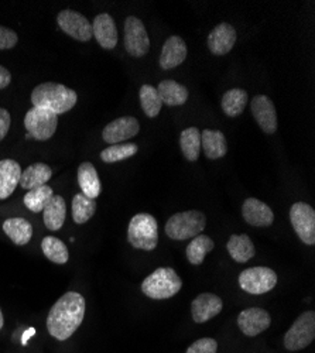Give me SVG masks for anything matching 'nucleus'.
<instances>
[{
	"label": "nucleus",
	"instance_id": "obj_1",
	"mask_svg": "<svg viewBox=\"0 0 315 353\" xmlns=\"http://www.w3.org/2000/svg\"><path fill=\"white\" fill-rule=\"evenodd\" d=\"M85 316V299L79 292L70 291L59 299L47 316V331L59 341L70 339L81 327Z\"/></svg>",
	"mask_w": 315,
	"mask_h": 353
},
{
	"label": "nucleus",
	"instance_id": "obj_2",
	"mask_svg": "<svg viewBox=\"0 0 315 353\" xmlns=\"http://www.w3.org/2000/svg\"><path fill=\"white\" fill-rule=\"evenodd\" d=\"M77 101V92L63 83L44 82L36 86L32 92L33 106L47 109L57 116L70 112L75 106Z\"/></svg>",
	"mask_w": 315,
	"mask_h": 353
},
{
	"label": "nucleus",
	"instance_id": "obj_3",
	"mask_svg": "<svg viewBox=\"0 0 315 353\" xmlns=\"http://www.w3.org/2000/svg\"><path fill=\"white\" fill-rule=\"evenodd\" d=\"M183 280L171 268H159L141 283V291L152 300H167L181 290Z\"/></svg>",
	"mask_w": 315,
	"mask_h": 353
},
{
	"label": "nucleus",
	"instance_id": "obj_4",
	"mask_svg": "<svg viewBox=\"0 0 315 353\" xmlns=\"http://www.w3.org/2000/svg\"><path fill=\"white\" fill-rule=\"evenodd\" d=\"M128 241L139 250L152 252L159 245V225L153 215L137 214L128 228Z\"/></svg>",
	"mask_w": 315,
	"mask_h": 353
},
{
	"label": "nucleus",
	"instance_id": "obj_5",
	"mask_svg": "<svg viewBox=\"0 0 315 353\" xmlns=\"http://www.w3.org/2000/svg\"><path fill=\"white\" fill-rule=\"evenodd\" d=\"M207 218L199 211H185L171 216L165 223V234L171 241L192 239L205 230Z\"/></svg>",
	"mask_w": 315,
	"mask_h": 353
},
{
	"label": "nucleus",
	"instance_id": "obj_6",
	"mask_svg": "<svg viewBox=\"0 0 315 353\" xmlns=\"http://www.w3.org/2000/svg\"><path fill=\"white\" fill-rule=\"evenodd\" d=\"M24 128L32 139L45 141L54 136L59 128V116L47 109L33 106L26 113Z\"/></svg>",
	"mask_w": 315,
	"mask_h": 353
},
{
	"label": "nucleus",
	"instance_id": "obj_7",
	"mask_svg": "<svg viewBox=\"0 0 315 353\" xmlns=\"http://www.w3.org/2000/svg\"><path fill=\"white\" fill-rule=\"evenodd\" d=\"M315 338V312H303L284 335V347L290 352L305 349Z\"/></svg>",
	"mask_w": 315,
	"mask_h": 353
},
{
	"label": "nucleus",
	"instance_id": "obj_8",
	"mask_svg": "<svg viewBox=\"0 0 315 353\" xmlns=\"http://www.w3.org/2000/svg\"><path fill=\"white\" fill-rule=\"evenodd\" d=\"M239 287L253 296H262L277 284V274L269 268H250L239 274Z\"/></svg>",
	"mask_w": 315,
	"mask_h": 353
},
{
	"label": "nucleus",
	"instance_id": "obj_9",
	"mask_svg": "<svg viewBox=\"0 0 315 353\" xmlns=\"http://www.w3.org/2000/svg\"><path fill=\"white\" fill-rule=\"evenodd\" d=\"M290 221L297 236L308 246L315 245V211L305 202H296L290 210Z\"/></svg>",
	"mask_w": 315,
	"mask_h": 353
},
{
	"label": "nucleus",
	"instance_id": "obj_10",
	"mask_svg": "<svg viewBox=\"0 0 315 353\" xmlns=\"http://www.w3.org/2000/svg\"><path fill=\"white\" fill-rule=\"evenodd\" d=\"M125 48L129 55L140 58L150 50V39L143 21L134 16H129L125 21Z\"/></svg>",
	"mask_w": 315,
	"mask_h": 353
},
{
	"label": "nucleus",
	"instance_id": "obj_11",
	"mask_svg": "<svg viewBox=\"0 0 315 353\" xmlns=\"http://www.w3.org/2000/svg\"><path fill=\"white\" fill-rule=\"evenodd\" d=\"M57 23L61 30L70 37L87 43L92 39V24L90 20L74 10H63L57 16Z\"/></svg>",
	"mask_w": 315,
	"mask_h": 353
},
{
	"label": "nucleus",
	"instance_id": "obj_12",
	"mask_svg": "<svg viewBox=\"0 0 315 353\" xmlns=\"http://www.w3.org/2000/svg\"><path fill=\"white\" fill-rule=\"evenodd\" d=\"M140 130L139 121L133 116H123L118 117L109 125L102 132V139L108 144H119L125 140L133 139Z\"/></svg>",
	"mask_w": 315,
	"mask_h": 353
},
{
	"label": "nucleus",
	"instance_id": "obj_13",
	"mask_svg": "<svg viewBox=\"0 0 315 353\" xmlns=\"http://www.w3.org/2000/svg\"><path fill=\"white\" fill-rule=\"evenodd\" d=\"M250 109L257 125L261 126V129L265 133L267 134L276 133L277 125H278L277 113H276V106L269 97L266 95L254 97L250 102Z\"/></svg>",
	"mask_w": 315,
	"mask_h": 353
},
{
	"label": "nucleus",
	"instance_id": "obj_14",
	"mask_svg": "<svg viewBox=\"0 0 315 353\" xmlns=\"http://www.w3.org/2000/svg\"><path fill=\"white\" fill-rule=\"evenodd\" d=\"M272 323L270 314L262 308H247L243 310L238 316V327L246 336H257L266 330H269Z\"/></svg>",
	"mask_w": 315,
	"mask_h": 353
},
{
	"label": "nucleus",
	"instance_id": "obj_15",
	"mask_svg": "<svg viewBox=\"0 0 315 353\" xmlns=\"http://www.w3.org/2000/svg\"><path fill=\"white\" fill-rule=\"evenodd\" d=\"M243 219L256 228H267L274 222L272 208L263 201L257 198H247L242 205Z\"/></svg>",
	"mask_w": 315,
	"mask_h": 353
},
{
	"label": "nucleus",
	"instance_id": "obj_16",
	"mask_svg": "<svg viewBox=\"0 0 315 353\" xmlns=\"http://www.w3.org/2000/svg\"><path fill=\"white\" fill-rule=\"evenodd\" d=\"M236 39L238 34L235 27L227 23H221L212 28V32L208 34L207 43L214 55H226L234 48Z\"/></svg>",
	"mask_w": 315,
	"mask_h": 353
},
{
	"label": "nucleus",
	"instance_id": "obj_17",
	"mask_svg": "<svg viewBox=\"0 0 315 353\" xmlns=\"http://www.w3.org/2000/svg\"><path fill=\"white\" fill-rule=\"evenodd\" d=\"M223 308L222 300L211 292L199 294L191 304V315L194 322L204 323L215 318Z\"/></svg>",
	"mask_w": 315,
	"mask_h": 353
},
{
	"label": "nucleus",
	"instance_id": "obj_18",
	"mask_svg": "<svg viewBox=\"0 0 315 353\" xmlns=\"http://www.w3.org/2000/svg\"><path fill=\"white\" fill-rule=\"evenodd\" d=\"M187 58V44L179 36H171L165 40L161 54H160V67L165 71L177 68Z\"/></svg>",
	"mask_w": 315,
	"mask_h": 353
},
{
	"label": "nucleus",
	"instance_id": "obj_19",
	"mask_svg": "<svg viewBox=\"0 0 315 353\" xmlns=\"http://www.w3.org/2000/svg\"><path fill=\"white\" fill-rule=\"evenodd\" d=\"M92 34L98 44L105 50H113L118 46V28L108 13L98 14L92 23Z\"/></svg>",
	"mask_w": 315,
	"mask_h": 353
},
{
	"label": "nucleus",
	"instance_id": "obj_20",
	"mask_svg": "<svg viewBox=\"0 0 315 353\" xmlns=\"http://www.w3.org/2000/svg\"><path fill=\"white\" fill-rule=\"evenodd\" d=\"M21 167L17 161L6 159L0 161V199L9 198L20 184Z\"/></svg>",
	"mask_w": 315,
	"mask_h": 353
},
{
	"label": "nucleus",
	"instance_id": "obj_21",
	"mask_svg": "<svg viewBox=\"0 0 315 353\" xmlns=\"http://www.w3.org/2000/svg\"><path fill=\"white\" fill-rule=\"evenodd\" d=\"M78 184L85 196H88L91 199H96L99 196L102 185L98 171L92 165V163L87 161L78 167Z\"/></svg>",
	"mask_w": 315,
	"mask_h": 353
},
{
	"label": "nucleus",
	"instance_id": "obj_22",
	"mask_svg": "<svg viewBox=\"0 0 315 353\" xmlns=\"http://www.w3.org/2000/svg\"><path fill=\"white\" fill-rule=\"evenodd\" d=\"M44 215V225L48 230H60L65 222L67 216V203L65 199L60 195H52L50 202L45 205L43 210Z\"/></svg>",
	"mask_w": 315,
	"mask_h": 353
},
{
	"label": "nucleus",
	"instance_id": "obj_23",
	"mask_svg": "<svg viewBox=\"0 0 315 353\" xmlns=\"http://www.w3.org/2000/svg\"><path fill=\"white\" fill-rule=\"evenodd\" d=\"M52 171L51 168L44 164V163H34L32 165H28L24 171H21L20 176V187L23 190H34L41 185H45L48 180L51 179Z\"/></svg>",
	"mask_w": 315,
	"mask_h": 353
},
{
	"label": "nucleus",
	"instance_id": "obj_24",
	"mask_svg": "<svg viewBox=\"0 0 315 353\" xmlns=\"http://www.w3.org/2000/svg\"><path fill=\"white\" fill-rule=\"evenodd\" d=\"M157 92L160 99L167 106H181L188 101V90L173 79H164L159 83Z\"/></svg>",
	"mask_w": 315,
	"mask_h": 353
},
{
	"label": "nucleus",
	"instance_id": "obj_25",
	"mask_svg": "<svg viewBox=\"0 0 315 353\" xmlns=\"http://www.w3.org/2000/svg\"><path fill=\"white\" fill-rule=\"evenodd\" d=\"M201 149L210 160H218L226 156L227 143L226 137L221 130L205 129L201 133Z\"/></svg>",
	"mask_w": 315,
	"mask_h": 353
},
{
	"label": "nucleus",
	"instance_id": "obj_26",
	"mask_svg": "<svg viewBox=\"0 0 315 353\" xmlns=\"http://www.w3.org/2000/svg\"><path fill=\"white\" fill-rule=\"evenodd\" d=\"M3 232L17 246H24L32 241L33 226L24 218H9L3 222Z\"/></svg>",
	"mask_w": 315,
	"mask_h": 353
},
{
	"label": "nucleus",
	"instance_id": "obj_27",
	"mask_svg": "<svg viewBox=\"0 0 315 353\" xmlns=\"http://www.w3.org/2000/svg\"><path fill=\"white\" fill-rule=\"evenodd\" d=\"M227 253L236 263H247L250 259L254 257L256 249L252 239L247 234H232L226 243Z\"/></svg>",
	"mask_w": 315,
	"mask_h": 353
},
{
	"label": "nucleus",
	"instance_id": "obj_28",
	"mask_svg": "<svg viewBox=\"0 0 315 353\" xmlns=\"http://www.w3.org/2000/svg\"><path fill=\"white\" fill-rule=\"evenodd\" d=\"M247 102H249L247 92L241 90V88H234V90H229L223 94L221 105L226 116L236 117L243 113Z\"/></svg>",
	"mask_w": 315,
	"mask_h": 353
},
{
	"label": "nucleus",
	"instance_id": "obj_29",
	"mask_svg": "<svg viewBox=\"0 0 315 353\" xmlns=\"http://www.w3.org/2000/svg\"><path fill=\"white\" fill-rule=\"evenodd\" d=\"M215 248V242L207 236V234H198V236L192 238V241L188 243L185 253L187 259L194 266H199L205 260V256L212 252Z\"/></svg>",
	"mask_w": 315,
	"mask_h": 353
},
{
	"label": "nucleus",
	"instance_id": "obj_30",
	"mask_svg": "<svg viewBox=\"0 0 315 353\" xmlns=\"http://www.w3.org/2000/svg\"><path fill=\"white\" fill-rule=\"evenodd\" d=\"M180 145L184 157L195 163L201 154V132L196 128H188L180 134Z\"/></svg>",
	"mask_w": 315,
	"mask_h": 353
},
{
	"label": "nucleus",
	"instance_id": "obj_31",
	"mask_svg": "<svg viewBox=\"0 0 315 353\" xmlns=\"http://www.w3.org/2000/svg\"><path fill=\"white\" fill-rule=\"evenodd\" d=\"M96 212V201L85 196L83 194H77L72 199V218L78 225L87 223Z\"/></svg>",
	"mask_w": 315,
	"mask_h": 353
},
{
	"label": "nucleus",
	"instance_id": "obj_32",
	"mask_svg": "<svg viewBox=\"0 0 315 353\" xmlns=\"http://www.w3.org/2000/svg\"><path fill=\"white\" fill-rule=\"evenodd\" d=\"M41 250L44 256L55 264H65L70 259V253L65 243L59 238L45 236L41 242Z\"/></svg>",
	"mask_w": 315,
	"mask_h": 353
},
{
	"label": "nucleus",
	"instance_id": "obj_33",
	"mask_svg": "<svg viewBox=\"0 0 315 353\" xmlns=\"http://www.w3.org/2000/svg\"><path fill=\"white\" fill-rule=\"evenodd\" d=\"M137 152H139V147L136 143L112 144L101 152V160L108 164L118 163L129 157H133L134 154H137Z\"/></svg>",
	"mask_w": 315,
	"mask_h": 353
},
{
	"label": "nucleus",
	"instance_id": "obj_34",
	"mask_svg": "<svg viewBox=\"0 0 315 353\" xmlns=\"http://www.w3.org/2000/svg\"><path fill=\"white\" fill-rule=\"evenodd\" d=\"M140 103H141V109L145 112V114L148 117H157V114L161 110L163 102L160 99V95L157 92V88L152 86V85H143L140 88Z\"/></svg>",
	"mask_w": 315,
	"mask_h": 353
},
{
	"label": "nucleus",
	"instance_id": "obj_35",
	"mask_svg": "<svg viewBox=\"0 0 315 353\" xmlns=\"http://www.w3.org/2000/svg\"><path fill=\"white\" fill-rule=\"evenodd\" d=\"M52 195L54 192L51 187L41 185L39 188L30 190L24 195V205L34 214L43 212V210L45 208V205L50 202Z\"/></svg>",
	"mask_w": 315,
	"mask_h": 353
},
{
	"label": "nucleus",
	"instance_id": "obj_36",
	"mask_svg": "<svg viewBox=\"0 0 315 353\" xmlns=\"http://www.w3.org/2000/svg\"><path fill=\"white\" fill-rule=\"evenodd\" d=\"M216 352H218V342L212 338L198 339L187 349V353H216Z\"/></svg>",
	"mask_w": 315,
	"mask_h": 353
},
{
	"label": "nucleus",
	"instance_id": "obj_37",
	"mask_svg": "<svg viewBox=\"0 0 315 353\" xmlns=\"http://www.w3.org/2000/svg\"><path fill=\"white\" fill-rule=\"evenodd\" d=\"M17 41L19 37L13 30L5 26H0V50H10L17 44Z\"/></svg>",
	"mask_w": 315,
	"mask_h": 353
},
{
	"label": "nucleus",
	"instance_id": "obj_38",
	"mask_svg": "<svg viewBox=\"0 0 315 353\" xmlns=\"http://www.w3.org/2000/svg\"><path fill=\"white\" fill-rule=\"evenodd\" d=\"M10 123H12V117L9 110L0 108V141H2L10 129Z\"/></svg>",
	"mask_w": 315,
	"mask_h": 353
},
{
	"label": "nucleus",
	"instance_id": "obj_39",
	"mask_svg": "<svg viewBox=\"0 0 315 353\" xmlns=\"http://www.w3.org/2000/svg\"><path fill=\"white\" fill-rule=\"evenodd\" d=\"M12 82V74L8 68L0 65V90H5Z\"/></svg>",
	"mask_w": 315,
	"mask_h": 353
},
{
	"label": "nucleus",
	"instance_id": "obj_40",
	"mask_svg": "<svg viewBox=\"0 0 315 353\" xmlns=\"http://www.w3.org/2000/svg\"><path fill=\"white\" fill-rule=\"evenodd\" d=\"M34 330L33 328H30V330H28L24 335H23V339H21V342H23V345H27V341H28V338H30V336H33L34 335Z\"/></svg>",
	"mask_w": 315,
	"mask_h": 353
},
{
	"label": "nucleus",
	"instance_id": "obj_41",
	"mask_svg": "<svg viewBox=\"0 0 315 353\" xmlns=\"http://www.w3.org/2000/svg\"><path fill=\"white\" fill-rule=\"evenodd\" d=\"M3 323H5V319H3V312H2V308H0V330L3 328Z\"/></svg>",
	"mask_w": 315,
	"mask_h": 353
}]
</instances>
